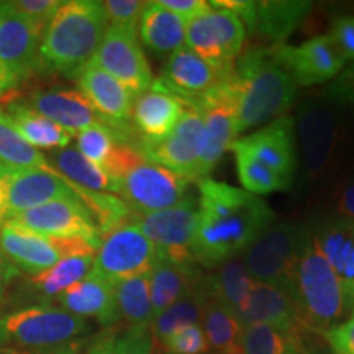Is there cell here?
Masks as SVG:
<instances>
[{"instance_id":"cell-1","label":"cell","mask_w":354,"mask_h":354,"mask_svg":"<svg viewBox=\"0 0 354 354\" xmlns=\"http://www.w3.org/2000/svg\"><path fill=\"white\" fill-rule=\"evenodd\" d=\"M198 218L194 236V258L214 269L241 256L261 233L276 221L263 198L245 189L214 180H198Z\"/></svg>"},{"instance_id":"cell-2","label":"cell","mask_w":354,"mask_h":354,"mask_svg":"<svg viewBox=\"0 0 354 354\" xmlns=\"http://www.w3.org/2000/svg\"><path fill=\"white\" fill-rule=\"evenodd\" d=\"M233 74L240 84L238 136L284 117L297 97L299 86L277 63L272 48H250L241 53L234 61Z\"/></svg>"},{"instance_id":"cell-3","label":"cell","mask_w":354,"mask_h":354,"mask_svg":"<svg viewBox=\"0 0 354 354\" xmlns=\"http://www.w3.org/2000/svg\"><path fill=\"white\" fill-rule=\"evenodd\" d=\"M107 30L102 2L66 0L43 33L39 68L76 76L91 63Z\"/></svg>"},{"instance_id":"cell-4","label":"cell","mask_w":354,"mask_h":354,"mask_svg":"<svg viewBox=\"0 0 354 354\" xmlns=\"http://www.w3.org/2000/svg\"><path fill=\"white\" fill-rule=\"evenodd\" d=\"M290 297L299 310L300 322L308 333L325 335L343 323L353 310V302L318 251L310 233L300 254L290 284Z\"/></svg>"},{"instance_id":"cell-5","label":"cell","mask_w":354,"mask_h":354,"mask_svg":"<svg viewBox=\"0 0 354 354\" xmlns=\"http://www.w3.org/2000/svg\"><path fill=\"white\" fill-rule=\"evenodd\" d=\"M88 330L86 318L51 305H35L0 317V351H53Z\"/></svg>"},{"instance_id":"cell-6","label":"cell","mask_w":354,"mask_h":354,"mask_svg":"<svg viewBox=\"0 0 354 354\" xmlns=\"http://www.w3.org/2000/svg\"><path fill=\"white\" fill-rule=\"evenodd\" d=\"M308 236L310 227L305 225L294 221L272 223L241 254L250 276L256 282L290 292L292 277Z\"/></svg>"},{"instance_id":"cell-7","label":"cell","mask_w":354,"mask_h":354,"mask_svg":"<svg viewBox=\"0 0 354 354\" xmlns=\"http://www.w3.org/2000/svg\"><path fill=\"white\" fill-rule=\"evenodd\" d=\"M197 218L198 201L189 194L183 202L171 209L153 214L133 212L130 223L136 225L141 233L156 246L158 258L176 264L192 266L197 264L194 258Z\"/></svg>"},{"instance_id":"cell-8","label":"cell","mask_w":354,"mask_h":354,"mask_svg":"<svg viewBox=\"0 0 354 354\" xmlns=\"http://www.w3.org/2000/svg\"><path fill=\"white\" fill-rule=\"evenodd\" d=\"M297 133L302 154L304 183H315L330 171L338 149V115L328 102H307L297 115Z\"/></svg>"},{"instance_id":"cell-9","label":"cell","mask_w":354,"mask_h":354,"mask_svg":"<svg viewBox=\"0 0 354 354\" xmlns=\"http://www.w3.org/2000/svg\"><path fill=\"white\" fill-rule=\"evenodd\" d=\"M156 261V246L136 225L127 223L102 238L92 271L117 286L127 279L148 274Z\"/></svg>"},{"instance_id":"cell-10","label":"cell","mask_w":354,"mask_h":354,"mask_svg":"<svg viewBox=\"0 0 354 354\" xmlns=\"http://www.w3.org/2000/svg\"><path fill=\"white\" fill-rule=\"evenodd\" d=\"M246 28L233 12L212 7L185 24V48L212 64H230L243 53Z\"/></svg>"},{"instance_id":"cell-11","label":"cell","mask_w":354,"mask_h":354,"mask_svg":"<svg viewBox=\"0 0 354 354\" xmlns=\"http://www.w3.org/2000/svg\"><path fill=\"white\" fill-rule=\"evenodd\" d=\"M91 63L117 79L135 99L154 81L136 30L109 26Z\"/></svg>"},{"instance_id":"cell-12","label":"cell","mask_w":354,"mask_h":354,"mask_svg":"<svg viewBox=\"0 0 354 354\" xmlns=\"http://www.w3.org/2000/svg\"><path fill=\"white\" fill-rule=\"evenodd\" d=\"M190 180L166 167L143 161L118 183L122 201L136 214H153L176 207L189 196Z\"/></svg>"},{"instance_id":"cell-13","label":"cell","mask_w":354,"mask_h":354,"mask_svg":"<svg viewBox=\"0 0 354 354\" xmlns=\"http://www.w3.org/2000/svg\"><path fill=\"white\" fill-rule=\"evenodd\" d=\"M205 145L207 136L202 115L197 110L189 109L165 140L158 143L141 141L140 154L145 161L166 167L192 183L197 177Z\"/></svg>"},{"instance_id":"cell-14","label":"cell","mask_w":354,"mask_h":354,"mask_svg":"<svg viewBox=\"0 0 354 354\" xmlns=\"http://www.w3.org/2000/svg\"><path fill=\"white\" fill-rule=\"evenodd\" d=\"M6 223L41 236H81L95 243L97 246H100L102 241L94 216L81 198H64L44 203L10 216Z\"/></svg>"},{"instance_id":"cell-15","label":"cell","mask_w":354,"mask_h":354,"mask_svg":"<svg viewBox=\"0 0 354 354\" xmlns=\"http://www.w3.org/2000/svg\"><path fill=\"white\" fill-rule=\"evenodd\" d=\"M272 55L297 86H317L333 81L348 66V59L330 35H318L299 46L277 44Z\"/></svg>"},{"instance_id":"cell-16","label":"cell","mask_w":354,"mask_h":354,"mask_svg":"<svg viewBox=\"0 0 354 354\" xmlns=\"http://www.w3.org/2000/svg\"><path fill=\"white\" fill-rule=\"evenodd\" d=\"M236 143L251 156L276 172L287 185L292 184L297 167V138L292 117L277 118L253 135L238 138Z\"/></svg>"},{"instance_id":"cell-17","label":"cell","mask_w":354,"mask_h":354,"mask_svg":"<svg viewBox=\"0 0 354 354\" xmlns=\"http://www.w3.org/2000/svg\"><path fill=\"white\" fill-rule=\"evenodd\" d=\"M233 64H212L184 46L169 56L158 81L189 105L223 81L233 71Z\"/></svg>"},{"instance_id":"cell-18","label":"cell","mask_w":354,"mask_h":354,"mask_svg":"<svg viewBox=\"0 0 354 354\" xmlns=\"http://www.w3.org/2000/svg\"><path fill=\"white\" fill-rule=\"evenodd\" d=\"M7 177L8 218L55 201L79 198L74 185L50 169H12ZM7 218V220H8Z\"/></svg>"},{"instance_id":"cell-19","label":"cell","mask_w":354,"mask_h":354,"mask_svg":"<svg viewBox=\"0 0 354 354\" xmlns=\"http://www.w3.org/2000/svg\"><path fill=\"white\" fill-rule=\"evenodd\" d=\"M41 30L0 2V64L21 79L39 71Z\"/></svg>"},{"instance_id":"cell-20","label":"cell","mask_w":354,"mask_h":354,"mask_svg":"<svg viewBox=\"0 0 354 354\" xmlns=\"http://www.w3.org/2000/svg\"><path fill=\"white\" fill-rule=\"evenodd\" d=\"M189 109L183 99L167 91L156 79L148 91L133 102V127L146 143H158L174 130Z\"/></svg>"},{"instance_id":"cell-21","label":"cell","mask_w":354,"mask_h":354,"mask_svg":"<svg viewBox=\"0 0 354 354\" xmlns=\"http://www.w3.org/2000/svg\"><path fill=\"white\" fill-rule=\"evenodd\" d=\"M238 322L241 323L243 328L261 323L287 333H308L300 322L299 310L289 292L264 282H254L251 287L243 308L238 313Z\"/></svg>"},{"instance_id":"cell-22","label":"cell","mask_w":354,"mask_h":354,"mask_svg":"<svg viewBox=\"0 0 354 354\" xmlns=\"http://www.w3.org/2000/svg\"><path fill=\"white\" fill-rule=\"evenodd\" d=\"M310 233L354 304V220L335 215L323 216L310 227Z\"/></svg>"},{"instance_id":"cell-23","label":"cell","mask_w":354,"mask_h":354,"mask_svg":"<svg viewBox=\"0 0 354 354\" xmlns=\"http://www.w3.org/2000/svg\"><path fill=\"white\" fill-rule=\"evenodd\" d=\"M28 107L63 127L73 136L88 127L110 123L95 112L91 102L77 88L38 91L30 97Z\"/></svg>"},{"instance_id":"cell-24","label":"cell","mask_w":354,"mask_h":354,"mask_svg":"<svg viewBox=\"0 0 354 354\" xmlns=\"http://www.w3.org/2000/svg\"><path fill=\"white\" fill-rule=\"evenodd\" d=\"M79 91L86 95L97 113L110 123H128L131 118L133 97L117 79L88 63L76 74Z\"/></svg>"},{"instance_id":"cell-25","label":"cell","mask_w":354,"mask_h":354,"mask_svg":"<svg viewBox=\"0 0 354 354\" xmlns=\"http://www.w3.org/2000/svg\"><path fill=\"white\" fill-rule=\"evenodd\" d=\"M57 300L68 312L82 318H97L104 326L118 322L117 307H115V286L94 271L88 272L81 282L71 286L63 294L57 295Z\"/></svg>"},{"instance_id":"cell-26","label":"cell","mask_w":354,"mask_h":354,"mask_svg":"<svg viewBox=\"0 0 354 354\" xmlns=\"http://www.w3.org/2000/svg\"><path fill=\"white\" fill-rule=\"evenodd\" d=\"M0 250L15 268L24 269L33 276L61 261L50 236H41L7 223L0 228Z\"/></svg>"},{"instance_id":"cell-27","label":"cell","mask_w":354,"mask_h":354,"mask_svg":"<svg viewBox=\"0 0 354 354\" xmlns=\"http://www.w3.org/2000/svg\"><path fill=\"white\" fill-rule=\"evenodd\" d=\"M254 282L241 256H236L216 266L214 272L202 276L201 286L207 299L223 305L238 318V313L243 308V304Z\"/></svg>"},{"instance_id":"cell-28","label":"cell","mask_w":354,"mask_h":354,"mask_svg":"<svg viewBox=\"0 0 354 354\" xmlns=\"http://www.w3.org/2000/svg\"><path fill=\"white\" fill-rule=\"evenodd\" d=\"M138 39L156 55H172L185 46V21L161 2H148L138 21Z\"/></svg>"},{"instance_id":"cell-29","label":"cell","mask_w":354,"mask_h":354,"mask_svg":"<svg viewBox=\"0 0 354 354\" xmlns=\"http://www.w3.org/2000/svg\"><path fill=\"white\" fill-rule=\"evenodd\" d=\"M202 272L196 264L184 266L158 258L149 271V292L154 317L165 312L167 307L192 294L201 282Z\"/></svg>"},{"instance_id":"cell-30","label":"cell","mask_w":354,"mask_h":354,"mask_svg":"<svg viewBox=\"0 0 354 354\" xmlns=\"http://www.w3.org/2000/svg\"><path fill=\"white\" fill-rule=\"evenodd\" d=\"M312 10V2L304 0H263L256 2L254 25L251 35L266 41L281 44L290 37Z\"/></svg>"},{"instance_id":"cell-31","label":"cell","mask_w":354,"mask_h":354,"mask_svg":"<svg viewBox=\"0 0 354 354\" xmlns=\"http://www.w3.org/2000/svg\"><path fill=\"white\" fill-rule=\"evenodd\" d=\"M50 153V158H46L48 165L76 187L102 194L118 192V183L105 174L102 167L84 158L77 149L63 148Z\"/></svg>"},{"instance_id":"cell-32","label":"cell","mask_w":354,"mask_h":354,"mask_svg":"<svg viewBox=\"0 0 354 354\" xmlns=\"http://www.w3.org/2000/svg\"><path fill=\"white\" fill-rule=\"evenodd\" d=\"M6 113L10 117L17 131L33 148L48 149V151H51V149H63L73 140V135L68 130L51 122L50 118L37 113L24 102L8 105Z\"/></svg>"},{"instance_id":"cell-33","label":"cell","mask_w":354,"mask_h":354,"mask_svg":"<svg viewBox=\"0 0 354 354\" xmlns=\"http://www.w3.org/2000/svg\"><path fill=\"white\" fill-rule=\"evenodd\" d=\"M201 325L207 336L209 349L215 354H241L245 328L236 315L223 305L205 297Z\"/></svg>"},{"instance_id":"cell-34","label":"cell","mask_w":354,"mask_h":354,"mask_svg":"<svg viewBox=\"0 0 354 354\" xmlns=\"http://www.w3.org/2000/svg\"><path fill=\"white\" fill-rule=\"evenodd\" d=\"M115 307L118 322L127 323L130 328L151 325L154 310L149 292V272L118 282L115 286Z\"/></svg>"},{"instance_id":"cell-35","label":"cell","mask_w":354,"mask_h":354,"mask_svg":"<svg viewBox=\"0 0 354 354\" xmlns=\"http://www.w3.org/2000/svg\"><path fill=\"white\" fill-rule=\"evenodd\" d=\"M201 282H198L197 289L192 294L177 300L176 304L167 307L165 312H161L159 315L153 318L151 325H149V333H151L153 338V354H156L161 349L162 343L169 338V335L174 330L180 328L184 325H190V323L202 322L205 295H203Z\"/></svg>"},{"instance_id":"cell-36","label":"cell","mask_w":354,"mask_h":354,"mask_svg":"<svg viewBox=\"0 0 354 354\" xmlns=\"http://www.w3.org/2000/svg\"><path fill=\"white\" fill-rule=\"evenodd\" d=\"M241 354H308L305 335H294L269 325H250L243 330Z\"/></svg>"},{"instance_id":"cell-37","label":"cell","mask_w":354,"mask_h":354,"mask_svg":"<svg viewBox=\"0 0 354 354\" xmlns=\"http://www.w3.org/2000/svg\"><path fill=\"white\" fill-rule=\"evenodd\" d=\"M0 161L12 169H50L46 156L26 143L13 127L10 117L0 109Z\"/></svg>"},{"instance_id":"cell-38","label":"cell","mask_w":354,"mask_h":354,"mask_svg":"<svg viewBox=\"0 0 354 354\" xmlns=\"http://www.w3.org/2000/svg\"><path fill=\"white\" fill-rule=\"evenodd\" d=\"M95 256H69L56 263L53 268L37 274L32 284L44 297H57L71 286L81 282L91 272Z\"/></svg>"},{"instance_id":"cell-39","label":"cell","mask_w":354,"mask_h":354,"mask_svg":"<svg viewBox=\"0 0 354 354\" xmlns=\"http://www.w3.org/2000/svg\"><path fill=\"white\" fill-rule=\"evenodd\" d=\"M230 149H232L234 159H236L238 176H240V180L246 192L259 197L289 187L276 172L269 169L268 166H264L254 156H251L236 141H234Z\"/></svg>"},{"instance_id":"cell-40","label":"cell","mask_w":354,"mask_h":354,"mask_svg":"<svg viewBox=\"0 0 354 354\" xmlns=\"http://www.w3.org/2000/svg\"><path fill=\"white\" fill-rule=\"evenodd\" d=\"M209 343L201 323H190L177 328L162 343L156 354H207Z\"/></svg>"},{"instance_id":"cell-41","label":"cell","mask_w":354,"mask_h":354,"mask_svg":"<svg viewBox=\"0 0 354 354\" xmlns=\"http://www.w3.org/2000/svg\"><path fill=\"white\" fill-rule=\"evenodd\" d=\"M146 3L141 0H105L102 2L109 26H120L138 32V21Z\"/></svg>"},{"instance_id":"cell-42","label":"cell","mask_w":354,"mask_h":354,"mask_svg":"<svg viewBox=\"0 0 354 354\" xmlns=\"http://www.w3.org/2000/svg\"><path fill=\"white\" fill-rule=\"evenodd\" d=\"M7 3L13 12L32 21L35 26H38L41 32H44L53 15L63 2L61 0H15V2Z\"/></svg>"},{"instance_id":"cell-43","label":"cell","mask_w":354,"mask_h":354,"mask_svg":"<svg viewBox=\"0 0 354 354\" xmlns=\"http://www.w3.org/2000/svg\"><path fill=\"white\" fill-rule=\"evenodd\" d=\"M113 354H153V338L149 326L128 328L125 335L115 338Z\"/></svg>"},{"instance_id":"cell-44","label":"cell","mask_w":354,"mask_h":354,"mask_svg":"<svg viewBox=\"0 0 354 354\" xmlns=\"http://www.w3.org/2000/svg\"><path fill=\"white\" fill-rule=\"evenodd\" d=\"M325 95L330 104L354 109V61L348 63L342 73L325 88Z\"/></svg>"},{"instance_id":"cell-45","label":"cell","mask_w":354,"mask_h":354,"mask_svg":"<svg viewBox=\"0 0 354 354\" xmlns=\"http://www.w3.org/2000/svg\"><path fill=\"white\" fill-rule=\"evenodd\" d=\"M113 331H105V333L95 336L91 342H71L68 344H64V346L48 351V354H113Z\"/></svg>"},{"instance_id":"cell-46","label":"cell","mask_w":354,"mask_h":354,"mask_svg":"<svg viewBox=\"0 0 354 354\" xmlns=\"http://www.w3.org/2000/svg\"><path fill=\"white\" fill-rule=\"evenodd\" d=\"M335 354H354V305L349 317L323 335Z\"/></svg>"},{"instance_id":"cell-47","label":"cell","mask_w":354,"mask_h":354,"mask_svg":"<svg viewBox=\"0 0 354 354\" xmlns=\"http://www.w3.org/2000/svg\"><path fill=\"white\" fill-rule=\"evenodd\" d=\"M330 37L335 39L336 46L343 53L348 63L354 61V15L338 17L330 30Z\"/></svg>"},{"instance_id":"cell-48","label":"cell","mask_w":354,"mask_h":354,"mask_svg":"<svg viewBox=\"0 0 354 354\" xmlns=\"http://www.w3.org/2000/svg\"><path fill=\"white\" fill-rule=\"evenodd\" d=\"M159 2L167 10H171L177 17H180L185 24L189 20L202 15V13H207L212 8L210 2H207V0H159Z\"/></svg>"},{"instance_id":"cell-49","label":"cell","mask_w":354,"mask_h":354,"mask_svg":"<svg viewBox=\"0 0 354 354\" xmlns=\"http://www.w3.org/2000/svg\"><path fill=\"white\" fill-rule=\"evenodd\" d=\"M333 210L335 216L354 220V177L336 192Z\"/></svg>"},{"instance_id":"cell-50","label":"cell","mask_w":354,"mask_h":354,"mask_svg":"<svg viewBox=\"0 0 354 354\" xmlns=\"http://www.w3.org/2000/svg\"><path fill=\"white\" fill-rule=\"evenodd\" d=\"M19 277V269L13 266L6 254L0 250V299L3 297L8 287L13 282V279Z\"/></svg>"},{"instance_id":"cell-51","label":"cell","mask_w":354,"mask_h":354,"mask_svg":"<svg viewBox=\"0 0 354 354\" xmlns=\"http://www.w3.org/2000/svg\"><path fill=\"white\" fill-rule=\"evenodd\" d=\"M20 81H21L20 76H17L13 71L6 68L3 64H0V94L10 91L13 87H19Z\"/></svg>"},{"instance_id":"cell-52","label":"cell","mask_w":354,"mask_h":354,"mask_svg":"<svg viewBox=\"0 0 354 354\" xmlns=\"http://www.w3.org/2000/svg\"><path fill=\"white\" fill-rule=\"evenodd\" d=\"M8 218V209H7V177L0 179V225Z\"/></svg>"},{"instance_id":"cell-53","label":"cell","mask_w":354,"mask_h":354,"mask_svg":"<svg viewBox=\"0 0 354 354\" xmlns=\"http://www.w3.org/2000/svg\"><path fill=\"white\" fill-rule=\"evenodd\" d=\"M10 171H12V167L6 166L2 161H0V179H2V177H6Z\"/></svg>"},{"instance_id":"cell-54","label":"cell","mask_w":354,"mask_h":354,"mask_svg":"<svg viewBox=\"0 0 354 354\" xmlns=\"http://www.w3.org/2000/svg\"><path fill=\"white\" fill-rule=\"evenodd\" d=\"M0 353H2V351H0ZM2 354H10V353H2Z\"/></svg>"}]
</instances>
